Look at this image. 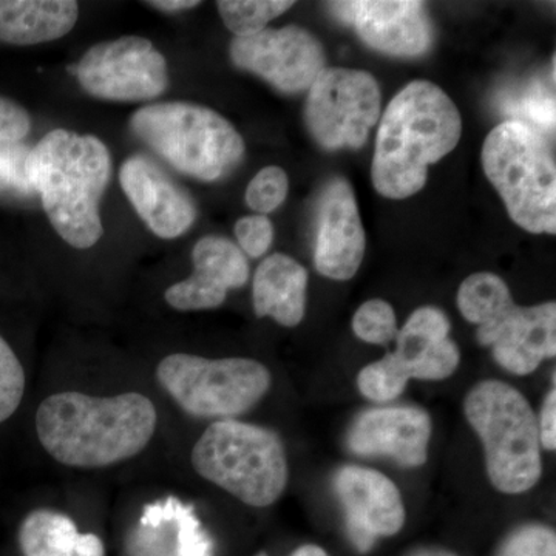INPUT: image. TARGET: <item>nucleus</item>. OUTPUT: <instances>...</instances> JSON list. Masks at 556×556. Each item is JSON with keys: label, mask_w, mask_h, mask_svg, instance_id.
I'll return each mask as SVG.
<instances>
[{"label": "nucleus", "mask_w": 556, "mask_h": 556, "mask_svg": "<svg viewBox=\"0 0 556 556\" xmlns=\"http://www.w3.org/2000/svg\"><path fill=\"white\" fill-rule=\"evenodd\" d=\"M159 424L155 405L137 391L98 397L62 391L40 402L36 434L54 460L72 468L115 466L144 452Z\"/></svg>", "instance_id": "obj_1"}, {"label": "nucleus", "mask_w": 556, "mask_h": 556, "mask_svg": "<svg viewBox=\"0 0 556 556\" xmlns=\"http://www.w3.org/2000/svg\"><path fill=\"white\" fill-rule=\"evenodd\" d=\"M463 135L455 102L428 80L404 87L380 119L372 186L390 200H405L426 186L428 166L447 156Z\"/></svg>", "instance_id": "obj_2"}, {"label": "nucleus", "mask_w": 556, "mask_h": 556, "mask_svg": "<svg viewBox=\"0 0 556 556\" xmlns=\"http://www.w3.org/2000/svg\"><path fill=\"white\" fill-rule=\"evenodd\" d=\"M31 188L62 240L76 249L100 241V201L112 175L108 146L93 135L51 130L27 159Z\"/></svg>", "instance_id": "obj_3"}, {"label": "nucleus", "mask_w": 556, "mask_h": 556, "mask_svg": "<svg viewBox=\"0 0 556 556\" xmlns=\"http://www.w3.org/2000/svg\"><path fill=\"white\" fill-rule=\"evenodd\" d=\"M190 460L201 478L247 506H273L287 490V450L276 431L266 427L215 420L193 445Z\"/></svg>", "instance_id": "obj_4"}, {"label": "nucleus", "mask_w": 556, "mask_h": 556, "mask_svg": "<svg viewBox=\"0 0 556 556\" xmlns=\"http://www.w3.org/2000/svg\"><path fill=\"white\" fill-rule=\"evenodd\" d=\"M130 129L179 174L218 181L244 156L239 130L215 110L192 102H159L137 110Z\"/></svg>", "instance_id": "obj_5"}, {"label": "nucleus", "mask_w": 556, "mask_h": 556, "mask_svg": "<svg viewBox=\"0 0 556 556\" xmlns=\"http://www.w3.org/2000/svg\"><path fill=\"white\" fill-rule=\"evenodd\" d=\"M468 424L481 439L485 468L497 492L521 495L543 475L540 428L532 405L501 380H482L464 401Z\"/></svg>", "instance_id": "obj_6"}, {"label": "nucleus", "mask_w": 556, "mask_h": 556, "mask_svg": "<svg viewBox=\"0 0 556 556\" xmlns=\"http://www.w3.org/2000/svg\"><path fill=\"white\" fill-rule=\"evenodd\" d=\"M482 167L519 228L555 236L556 166L546 137L504 121L485 138Z\"/></svg>", "instance_id": "obj_7"}, {"label": "nucleus", "mask_w": 556, "mask_h": 556, "mask_svg": "<svg viewBox=\"0 0 556 556\" xmlns=\"http://www.w3.org/2000/svg\"><path fill=\"white\" fill-rule=\"evenodd\" d=\"M156 379L182 412L201 419H237L268 394L273 376L252 358L164 357Z\"/></svg>", "instance_id": "obj_8"}, {"label": "nucleus", "mask_w": 556, "mask_h": 556, "mask_svg": "<svg viewBox=\"0 0 556 556\" xmlns=\"http://www.w3.org/2000/svg\"><path fill=\"white\" fill-rule=\"evenodd\" d=\"M379 118V84L367 72L325 68L309 87L306 126L324 149H361Z\"/></svg>", "instance_id": "obj_9"}, {"label": "nucleus", "mask_w": 556, "mask_h": 556, "mask_svg": "<svg viewBox=\"0 0 556 556\" xmlns=\"http://www.w3.org/2000/svg\"><path fill=\"white\" fill-rule=\"evenodd\" d=\"M72 72L79 86L98 100L150 101L169 86L166 58L139 36L97 43Z\"/></svg>", "instance_id": "obj_10"}, {"label": "nucleus", "mask_w": 556, "mask_h": 556, "mask_svg": "<svg viewBox=\"0 0 556 556\" xmlns=\"http://www.w3.org/2000/svg\"><path fill=\"white\" fill-rule=\"evenodd\" d=\"M229 53L236 67L254 73L283 93L309 90L327 62L320 40L295 25L233 38Z\"/></svg>", "instance_id": "obj_11"}, {"label": "nucleus", "mask_w": 556, "mask_h": 556, "mask_svg": "<svg viewBox=\"0 0 556 556\" xmlns=\"http://www.w3.org/2000/svg\"><path fill=\"white\" fill-rule=\"evenodd\" d=\"M345 514L348 535L361 554L376 541L393 536L405 525V507L397 485L375 468L345 466L332 478Z\"/></svg>", "instance_id": "obj_12"}, {"label": "nucleus", "mask_w": 556, "mask_h": 556, "mask_svg": "<svg viewBox=\"0 0 556 556\" xmlns=\"http://www.w3.org/2000/svg\"><path fill=\"white\" fill-rule=\"evenodd\" d=\"M328 11L343 24L351 25L371 49L391 56L416 58L427 53L433 40L426 3L329 2Z\"/></svg>", "instance_id": "obj_13"}, {"label": "nucleus", "mask_w": 556, "mask_h": 556, "mask_svg": "<svg viewBox=\"0 0 556 556\" xmlns=\"http://www.w3.org/2000/svg\"><path fill=\"white\" fill-rule=\"evenodd\" d=\"M478 342L492 348L496 364L511 375L529 376L556 354L555 302L535 306L510 305L481 325Z\"/></svg>", "instance_id": "obj_14"}, {"label": "nucleus", "mask_w": 556, "mask_h": 556, "mask_svg": "<svg viewBox=\"0 0 556 556\" xmlns=\"http://www.w3.org/2000/svg\"><path fill=\"white\" fill-rule=\"evenodd\" d=\"M365 230L350 182L334 178L317 200L314 266L320 276L345 281L356 276L365 255Z\"/></svg>", "instance_id": "obj_15"}, {"label": "nucleus", "mask_w": 556, "mask_h": 556, "mask_svg": "<svg viewBox=\"0 0 556 556\" xmlns=\"http://www.w3.org/2000/svg\"><path fill=\"white\" fill-rule=\"evenodd\" d=\"M430 438L426 409L390 405L362 412L348 430L346 445L357 456L388 457L402 467H420L427 463Z\"/></svg>", "instance_id": "obj_16"}, {"label": "nucleus", "mask_w": 556, "mask_h": 556, "mask_svg": "<svg viewBox=\"0 0 556 556\" xmlns=\"http://www.w3.org/2000/svg\"><path fill=\"white\" fill-rule=\"evenodd\" d=\"M119 182L139 218L160 239H177L195 222L192 197L149 156L124 161Z\"/></svg>", "instance_id": "obj_17"}, {"label": "nucleus", "mask_w": 556, "mask_h": 556, "mask_svg": "<svg viewBox=\"0 0 556 556\" xmlns=\"http://www.w3.org/2000/svg\"><path fill=\"white\" fill-rule=\"evenodd\" d=\"M193 274L164 292L167 305L177 311L215 309L225 303L229 289L243 288L249 280L247 255L236 243L208 236L192 251Z\"/></svg>", "instance_id": "obj_18"}, {"label": "nucleus", "mask_w": 556, "mask_h": 556, "mask_svg": "<svg viewBox=\"0 0 556 556\" xmlns=\"http://www.w3.org/2000/svg\"><path fill=\"white\" fill-rule=\"evenodd\" d=\"M448 317L434 306H422L399 329L396 350L383 356L388 367L409 382L448 379L460 364L459 346L450 339Z\"/></svg>", "instance_id": "obj_19"}, {"label": "nucleus", "mask_w": 556, "mask_h": 556, "mask_svg": "<svg viewBox=\"0 0 556 556\" xmlns=\"http://www.w3.org/2000/svg\"><path fill=\"white\" fill-rule=\"evenodd\" d=\"M129 551L135 556H214L215 544L195 507L169 496L142 508Z\"/></svg>", "instance_id": "obj_20"}, {"label": "nucleus", "mask_w": 556, "mask_h": 556, "mask_svg": "<svg viewBox=\"0 0 556 556\" xmlns=\"http://www.w3.org/2000/svg\"><path fill=\"white\" fill-rule=\"evenodd\" d=\"M308 273L285 254L263 260L252 283V303L257 317H270L281 327L294 328L305 317Z\"/></svg>", "instance_id": "obj_21"}, {"label": "nucleus", "mask_w": 556, "mask_h": 556, "mask_svg": "<svg viewBox=\"0 0 556 556\" xmlns=\"http://www.w3.org/2000/svg\"><path fill=\"white\" fill-rule=\"evenodd\" d=\"M78 16L73 0H0V42L25 47L64 38Z\"/></svg>", "instance_id": "obj_22"}, {"label": "nucleus", "mask_w": 556, "mask_h": 556, "mask_svg": "<svg viewBox=\"0 0 556 556\" xmlns=\"http://www.w3.org/2000/svg\"><path fill=\"white\" fill-rule=\"evenodd\" d=\"M17 541L24 556H105L94 533H80L68 515L36 508L21 522Z\"/></svg>", "instance_id": "obj_23"}, {"label": "nucleus", "mask_w": 556, "mask_h": 556, "mask_svg": "<svg viewBox=\"0 0 556 556\" xmlns=\"http://www.w3.org/2000/svg\"><path fill=\"white\" fill-rule=\"evenodd\" d=\"M510 289L503 278L490 273L467 277L457 291V308L470 324L481 327L514 305Z\"/></svg>", "instance_id": "obj_24"}, {"label": "nucleus", "mask_w": 556, "mask_h": 556, "mask_svg": "<svg viewBox=\"0 0 556 556\" xmlns=\"http://www.w3.org/2000/svg\"><path fill=\"white\" fill-rule=\"evenodd\" d=\"M219 14L236 38H248L265 30L266 25L294 7L288 0H219Z\"/></svg>", "instance_id": "obj_25"}, {"label": "nucleus", "mask_w": 556, "mask_h": 556, "mask_svg": "<svg viewBox=\"0 0 556 556\" xmlns=\"http://www.w3.org/2000/svg\"><path fill=\"white\" fill-rule=\"evenodd\" d=\"M506 113L511 116L507 121H518L530 129L547 137L555 131V94L540 80L525 87L518 93V98L508 101Z\"/></svg>", "instance_id": "obj_26"}, {"label": "nucleus", "mask_w": 556, "mask_h": 556, "mask_svg": "<svg viewBox=\"0 0 556 556\" xmlns=\"http://www.w3.org/2000/svg\"><path fill=\"white\" fill-rule=\"evenodd\" d=\"M353 331L371 345H390L399 332L396 313L386 300H368L353 317Z\"/></svg>", "instance_id": "obj_27"}, {"label": "nucleus", "mask_w": 556, "mask_h": 556, "mask_svg": "<svg viewBox=\"0 0 556 556\" xmlns=\"http://www.w3.org/2000/svg\"><path fill=\"white\" fill-rule=\"evenodd\" d=\"M30 149L21 142H0V195L27 199L31 188L27 174V159Z\"/></svg>", "instance_id": "obj_28"}, {"label": "nucleus", "mask_w": 556, "mask_h": 556, "mask_svg": "<svg viewBox=\"0 0 556 556\" xmlns=\"http://www.w3.org/2000/svg\"><path fill=\"white\" fill-rule=\"evenodd\" d=\"M25 383L27 379L20 358L0 336V424L9 420L20 408Z\"/></svg>", "instance_id": "obj_29"}, {"label": "nucleus", "mask_w": 556, "mask_h": 556, "mask_svg": "<svg viewBox=\"0 0 556 556\" xmlns=\"http://www.w3.org/2000/svg\"><path fill=\"white\" fill-rule=\"evenodd\" d=\"M289 190L287 172L268 166L251 179L247 189V203L258 215L270 214L283 204Z\"/></svg>", "instance_id": "obj_30"}, {"label": "nucleus", "mask_w": 556, "mask_h": 556, "mask_svg": "<svg viewBox=\"0 0 556 556\" xmlns=\"http://www.w3.org/2000/svg\"><path fill=\"white\" fill-rule=\"evenodd\" d=\"M408 383L399 378L383 358L361 369L357 376V387L362 396L376 404H387V402L396 401Z\"/></svg>", "instance_id": "obj_31"}, {"label": "nucleus", "mask_w": 556, "mask_h": 556, "mask_svg": "<svg viewBox=\"0 0 556 556\" xmlns=\"http://www.w3.org/2000/svg\"><path fill=\"white\" fill-rule=\"evenodd\" d=\"M497 556H556L555 530L543 525L519 527Z\"/></svg>", "instance_id": "obj_32"}, {"label": "nucleus", "mask_w": 556, "mask_h": 556, "mask_svg": "<svg viewBox=\"0 0 556 556\" xmlns=\"http://www.w3.org/2000/svg\"><path fill=\"white\" fill-rule=\"evenodd\" d=\"M236 237L243 254L252 258L262 257L274 241L273 222L266 215L258 214L240 218L236 225Z\"/></svg>", "instance_id": "obj_33"}, {"label": "nucleus", "mask_w": 556, "mask_h": 556, "mask_svg": "<svg viewBox=\"0 0 556 556\" xmlns=\"http://www.w3.org/2000/svg\"><path fill=\"white\" fill-rule=\"evenodd\" d=\"M30 130V113L0 94V142H21Z\"/></svg>", "instance_id": "obj_34"}, {"label": "nucleus", "mask_w": 556, "mask_h": 556, "mask_svg": "<svg viewBox=\"0 0 556 556\" xmlns=\"http://www.w3.org/2000/svg\"><path fill=\"white\" fill-rule=\"evenodd\" d=\"M540 444L547 452L556 450V393L551 390L544 399L543 408H541L540 422Z\"/></svg>", "instance_id": "obj_35"}, {"label": "nucleus", "mask_w": 556, "mask_h": 556, "mask_svg": "<svg viewBox=\"0 0 556 556\" xmlns=\"http://www.w3.org/2000/svg\"><path fill=\"white\" fill-rule=\"evenodd\" d=\"M148 5L153 9L167 11V13H177V11H185L195 9L200 5L199 0H152Z\"/></svg>", "instance_id": "obj_36"}, {"label": "nucleus", "mask_w": 556, "mask_h": 556, "mask_svg": "<svg viewBox=\"0 0 556 556\" xmlns=\"http://www.w3.org/2000/svg\"><path fill=\"white\" fill-rule=\"evenodd\" d=\"M407 556H457L453 552L445 551V548L439 547H420L416 551L409 552Z\"/></svg>", "instance_id": "obj_37"}, {"label": "nucleus", "mask_w": 556, "mask_h": 556, "mask_svg": "<svg viewBox=\"0 0 556 556\" xmlns=\"http://www.w3.org/2000/svg\"><path fill=\"white\" fill-rule=\"evenodd\" d=\"M257 556H268L266 554H258ZM291 556H329L324 548L314 546V544H305L299 547Z\"/></svg>", "instance_id": "obj_38"}]
</instances>
